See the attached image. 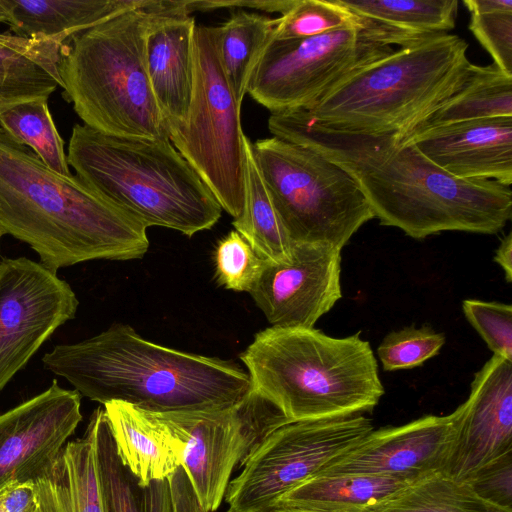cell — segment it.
<instances>
[{
  "label": "cell",
  "mask_w": 512,
  "mask_h": 512,
  "mask_svg": "<svg viewBox=\"0 0 512 512\" xmlns=\"http://www.w3.org/2000/svg\"><path fill=\"white\" fill-rule=\"evenodd\" d=\"M341 249L321 243H293L290 258L265 261L249 291L273 327L313 328L342 297Z\"/></svg>",
  "instance_id": "14"
},
{
  "label": "cell",
  "mask_w": 512,
  "mask_h": 512,
  "mask_svg": "<svg viewBox=\"0 0 512 512\" xmlns=\"http://www.w3.org/2000/svg\"><path fill=\"white\" fill-rule=\"evenodd\" d=\"M252 389L290 422L371 412L385 393L370 343L313 328L269 327L240 355Z\"/></svg>",
  "instance_id": "4"
},
{
  "label": "cell",
  "mask_w": 512,
  "mask_h": 512,
  "mask_svg": "<svg viewBox=\"0 0 512 512\" xmlns=\"http://www.w3.org/2000/svg\"><path fill=\"white\" fill-rule=\"evenodd\" d=\"M445 342V335L431 326L416 328L411 325L386 335L377 354L387 372L411 369L436 356Z\"/></svg>",
  "instance_id": "34"
},
{
  "label": "cell",
  "mask_w": 512,
  "mask_h": 512,
  "mask_svg": "<svg viewBox=\"0 0 512 512\" xmlns=\"http://www.w3.org/2000/svg\"><path fill=\"white\" fill-rule=\"evenodd\" d=\"M219 26L196 25L194 81L185 122L169 140L220 204L238 218L245 203V134L240 108L225 76L218 50Z\"/></svg>",
  "instance_id": "9"
},
{
  "label": "cell",
  "mask_w": 512,
  "mask_h": 512,
  "mask_svg": "<svg viewBox=\"0 0 512 512\" xmlns=\"http://www.w3.org/2000/svg\"><path fill=\"white\" fill-rule=\"evenodd\" d=\"M271 512H310V511H298V510H272Z\"/></svg>",
  "instance_id": "42"
},
{
  "label": "cell",
  "mask_w": 512,
  "mask_h": 512,
  "mask_svg": "<svg viewBox=\"0 0 512 512\" xmlns=\"http://www.w3.org/2000/svg\"><path fill=\"white\" fill-rule=\"evenodd\" d=\"M265 261L237 232L231 231L215 250L216 278L220 285L234 291L248 292L258 280Z\"/></svg>",
  "instance_id": "35"
},
{
  "label": "cell",
  "mask_w": 512,
  "mask_h": 512,
  "mask_svg": "<svg viewBox=\"0 0 512 512\" xmlns=\"http://www.w3.org/2000/svg\"><path fill=\"white\" fill-rule=\"evenodd\" d=\"M195 27L186 1L159 0L147 31V72L168 135L187 118L194 81Z\"/></svg>",
  "instance_id": "19"
},
{
  "label": "cell",
  "mask_w": 512,
  "mask_h": 512,
  "mask_svg": "<svg viewBox=\"0 0 512 512\" xmlns=\"http://www.w3.org/2000/svg\"><path fill=\"white\" fill-rule=\"evenodd\" d=\"M467 49L463 38L447 33L393 51L305 111L330 128L405 138L465 82Z\"/></svg>",
  "instance_id": "7"
},
{
  "label": "cell",
  "mask_w": 512,
  "mask_h": 512,
  "mask_svg": "<svg viewBox=\"0 0 512 512\" xmlns=\"http://www.w3.org/2000/svg\"><path fill=\"white\" fill-rule=\"evenodd\" d=\"M469 29L494 64L512 76V0H464Z\"/></svg>",
  "instance_id": "32"
},
{
  "label": "cell",
  "mask_w": 512,
  "mask_h": 512,
  "mask_svg": "<svg viewBox=\"0 0 512 512\" xmlns=\"http://www.w3.org/2000/svg\"><path fill=\"white\" fill-rule=\"evenodd\" d=\"M82 420L76 390L57 381L0 415V490L33 482L57 458Z\"/></svg>",
  "instance_id": "15"
},
{
  "label": "cell",
  "mask_w": 512,
  "mask_h": 512,
  "mask_svg": "<svg viewBox=\"0 0 512 512\" xmlns=\"http://www.w3.org/2000/svg\"><path fill=\"white\" fill-rule=\"evenodd\" d=\"M466 481L482 499L512 509V452L484 466Z\"/></svg>",
  "instance_id": "37"
},
{
  "label": "cell",
  "mask_w": 512,
  "mask_h": 512,
  "mask_svg": "<svg viewBox=\"0 0 512 512\" xmlns=\"http://www.w3.org/2000/svg\"><path fill=\"white\" fill-rule=\"evenodd\" d=\"M89 422L105 512H175L169 478L143 485L122 462L104 408Z\"/></svg>",
  "instance_id": "25"
},
{
  "label": "cell",
  "mask_w": 512,
  "mask_h": 512,
  "mask_svg": "<svg viewBox=\"0 0 512 512\" xmlns=\"http://www.w3.org/2000/svg\"><path fill=\"white\" fill-rule=\"evenodd\" d=\"M252 152L292 243L342 250L374 218L351 176L312 149L272 136L252 143Z\"/></svg>",
  "instance_id": "8"
},
{
  "label": "cell",
  "mask_w": 512,
  "mask_h": 512,
  "mask_svg": "<svg viewBox=\"0 0 512 512\" xmlns=\"http://www.w3.org/2000/svg\"><path fill=\"white\" fill-rule=\"evenodd\" d=\"M463 313L494 355L512 361V306L496 301L466 299Z\"/></svg>",
  "instance_id": "36"
},
{
  "label": "cell",
  "mask_w": 512,
  "mask_h": 512,
  "mask_svg": "<svg viewBox=\"0 0 512 512\" xmlns=\"http://www.w3.org/2000/svg\"><path fill=\"white\" fill-rule=\"evenodd\" d=\"M0 128L14 141L28 147L53 171L72 175L48 98L31 99L1 109Z\"/></svg>",
  "instance_id": "30"
},
{
  "label": "cell",
  "mask_w": 512,
  "mask_h": 512,
  "mask_svg": "<svg viewBox=\"0 0 512 512\" xmlns=\"http://www.w3.org/2000/svg\"><path fill=\"white\" fill-rule=\"evenodd\" d=\"M461 413L462 405L449 415H428L401 426L373 429L317 475H387L413 484L442 472Z\"/></svg>",
  "instance_id": "16"
},
{
  "label": "cell",
  "mask_w": 512,
  "mask_h": 512,
  "mask_svg": "<svg viewBox=\"0 0 512 512\" xmlns=\"http://www.w3.org/2000/svg\"><path fill=\"white\" fill-rule=\"evenodd\" d=\"M455 440L442 470L466 481L512 452V361L493 355L475 374L461 404Z\"/></svg>",
  "instance_id": "17"
},
{
  "label": "cell",
  "mask_w": 512,
  "mask_h": 512,
  "mask_svg": "<svg viewBox=\"0 0 512 512\" xmlns=\"http://www.w3.org/2000/svg\"><path fill=\"white\" fill-rule=\"evenodd\" d=\"M28 244L57 272L77 263L132 260L149 248L147 227L76 175L46 166L0 128V237Z\"/></svg>",
  "instance_id": "2"
},
{
  "label": "cell",
  "mask_w": 512,
  "mask_h": 512,
  "mask_svg": "<svg viewBox=\"0 0 512 512\" xmlns=\"http://www.w3.org/2000/svg\"><path fill=\"white\" fill-rule=\"evenodd\" d=\"M371 42L409 48L455 27L458 0H337Z\"/></svg>",
  "instance_id": "20"
},
{
  "label": "cell",
  "mask_w": 512,
  "mask_h": 512,
  "mask_svg": "<svg viewBox=\"0 0 512 512\" xmlns=\"http://www.w3.org/2000/svg\"><path fill=\"white\" fill-rule=\"evenodd\" d=\"M494 261L503 269L507 283L512 282V233L501 240L494 256Z\"/></svg>",
  "instance_id": "40"
},
{
  "label": "cell",
  "mask_w": 512,
  "mask_h": 512,
  "mask_svg": "<svg viewBox=\"0 0 512 512\" xmlns=\"http://www.w3.org/2000/svg\"><path fill=\"white\" fill-rule=\"evenodd\" d=\"M409 485L387 475H316L283 495L272 510L379 512Z\"/></svg>",
  "instance_id": "23"
},
{
  "label": "cell",
  "mask_w": 512,
  "mask_h": 512,
  "mask_svg": "<svg viewBox=\"0 0 512 512\" xmlns=\"http://www.w3.org/2000/svg\"><path fill=\"white\" fill-rule=\"evenodd\" d=\"M169 480L175 512H205L182 466L169 477Z\"/></svg>",
  "instance_id": "39"
},
{
  "label": "cell",
  "mask_w": 512,
  "mask_h": 512,
  "mask_svg": "<svg viewBox=\"0 0 512 512\" xmlns=\"http://www.w3.org/2000/svg\"><path fill=\"white\" fill-rule=\"evenodd\" d=\"M67 161L90 188L147 228L191 237L221 217L211 190L169 139L114 136L75 124Z\"/></svg>",
  "instance_id": "5"
},
{
  "label": "cell",
  "mask_w": 512,
  "mask_h": 512,
  "mask_svg": "<svg viewBox=\"0 0 512 512\" xmlns=\"http://www.w3.org/2000/svg\"><path fill=\"white\" fill-rule=\"evenodd\" d=\"M157 414L183 444L182 467L205 512L219 508L234 469L271 432L290 422L253 389L224 408Z\"/></svg>",
  "instance_id": "12"
},
{
  "label": "cell",
  "mask_w": 512,
  "mask_h": 512,
  "mask_svg": "<svg viewBox=\"0 0 512 512\" xmlns=\"http://www.w3.org/2000/svg\"><path fill=\"white\" fill-rule=\"evenodd\" d=\"M159 0L69 38L59 63L63 98L84 125L121 136L169 139L150 84L146 35Z\"/></svg>",
  "instance_id": "6"
},
{
  "label": "cell",
  "mask_w": 512,
  "mask_h": 512,
  "mask_svg": "<svg viewBox=\"0 0 512 512\" xmlns=\"http://www.w3.org/2000/svg\"><path fill=\"white\" fill-rule=\"evenodd\" d=\"M245 203L241 215L232 222L256 254L267 262H282L290 258V240L273 205L256 164L252 142L245 135Z\"/></svg>",
  "instance_id": "28"
},
{
  "label": "cell",
  "mask_w": 512,
  "mask_h": 512,
  "mask_svg": "<svg viewBox=\"0 0 512 512\" xmlns=\"http://www.w3.org/2000/svg\"><path fill=\"white\" fill-rule=\"evenodd\" d=\"M402 139L454 177L512 184V117L439 125Z\"/></svg>",
  "instance_id": "18"
},
{
  "label": "cell",
  "mask_w": 512,
  "mask_h": 512,
  "mask_svg": "<svg viewBox=\"0 0 512 512\" xmlns=\"http://www.w3.org/2000/svg\"><path fill=\"white\" fill-rule=\"evenodd\" d=\"M354 21L352 14L337 0H295L277 18L271 38L305 39L336 30Z\"/></svg>",
  "instance_id": "33"
},
{
  "label": "cell",
  "mask_w": 512,
  "mask_h": 512,
  "mask_svg": "<svg viewBox=\"0 0 512 512\" xmlns=\"http://www.w3.org/2000/svg\"><path fill=\"white\" fill-rule=\"evenodd\" d=\"M42 362L92 401H119L153 413L224 408L252 389L248 373L234 363L153 343L127 324L56 345Z\"/></svg>",
  "instance_id": "3"
},
{
  "label": "cell",
  "mask_w": 512,
  "mask_h": 512,
  "mask_svg": "<svg viewBox=\"0 0 512 512\" xmlns=\"http://www.w3.org/2000/svg\"><path fill=\"white\" fill-rule=\"evenodd\" d=\"M354 20L321 35L276 40L271 35L251 72L247 94L271 113L308 110L347 77L389 55Z\"/></svg>",
  "instance_id": "10"
},
{
  "label": "cell",
  "mask_w": 512,
  "mask_h": 512,
  "mask_svg": "<svg viewBox=\"0 0 512 512\" xmlns=\"http://www.w3.org/2000/svg\"><path fill=\"white\" fill-rule=\"evenodd\" d=\"M379 512H512L478 496L467 481L442 472L409 485Z\"/></svg>",
  "instance_id": "31"
},
{
  "label": "cell",
  "mask_w": 512,
  "mask_h": 512,
  "mask_svg": "<svg viewBox=\"0 0 512 512\" xmlns=\"http://www.w3.org/2000/svg\"><path fill=\"white\" fill-rule=\"evenodd\" d=\"M104 410L118 454L141 484L169 478L182 466L183 444L157 413L119 401Z\"/></svg>",
  "instance_id": "21"
},
{
  "label": "cell",
  "mask_w": 512,
  "mask_h": 512,
  "mask_svg": "<svg viewBox=\"0 0 512 512\" xmlns=\"http://www.w3.org/2000/svg\"><path fill=\"white\" fill-rule=\"evenodd\" d=\"M8 25L27 38L72 36L152 0H10Z\"/></svg>",
  "instance_id": "26"
},
{
  "label": "cell",
  "mask_w": 512,
  "mask_h": 512,
  "mask_svg": "<svg viewBox=\"0 0 512 512\" xmlns=\"http://www.w3.org/2000/svg\"><path fill=\"white\" fill-rule=\"evenodd\" d=\"M268 128L347 172L374 218L412 238L443 231L496 234L511 220L510 186L454 177L396 134L330 128L305 110L271 113Z\"/></svg>",
  "instance_id": "1"
},
{
  "label": "cell",
  "mask_w": 512,
  "mask_h": 512,
  "mask_svg": "<svg viewBox=\"0 0 512 512\" xmlns=\"http://www.w3.org/2000/svg\"><path fill=\"white\" fill-rule=\"evenodd\" d=\"M78 305L70 285L40 262H0V392Z\"/></svg>",
  "instance_id": "13"
},
{
  "label": "cell",
  "mask_w": 512,
  "mask_h": 512,
  "mask_svg": "<svg viewBox=\"0 0 512 512\" xmlns=\"http://www.w3.org/2000/svg\"><path fill=\"white\" fill-rule=\"evenodd\" d=\"M10 0H0V23L8 24L10 21Z\"/></svg>",
  "instance_id": "41"
},
{
  "label": "cell",
  "mask_w": 512,
  "mask_h": 512,
  "mask_svg": "<svg viewBox=\"0 0 512 512\" xmlns=\"http://www.w3.org/2000/svg\"><path fill=\"white\" fill-rule=\"evenodd\" d=\"M0 512H38L34 483H14L1 489Z\"/></svg>",
  "instance_id": "38"
},
{
  "label": "cell",
  "mask_w": 512,
  "mask_h": 512,
  "mask_svg": "<svg viewBox=\"0 0 512 512\" xmlns=\"http://www.w3.org/2000/svg\"><path fill=\"white\" fill-rule=\"evenodd\" d=\"M497 117H512V76L494 63L487 66L471 63L462 86L414 131L460 121Z\"/></svg>",
  "instance_id": "27"
},
{
  "label": "cell",
  "mask_w": 512,
  "mask_h": 512,
  "mask_svg": "<svg viewBox=\"0 0 512 512\" xmlns=\"http://www.w3.org/2000/svg\"><path fill=\"white\" fill-rule=\"evenodd\" d=\"M276 24L277 18L239 9L219 26V57L240 106L251 72Z\"/></svg>",
  "instance_id": "29"
},
{
  "label": "cell",
  "mask_w": 512,
  "mask_h": 512,
  "mask_svg": "<svg viewBox=\"0 0 512 512\" xmlns=\"http://www.w3.org/2000/svg\"><path fill=\"white\" fill-rule=\"evenodd\" d=\"M373 430L362 414L288 422L253 451L229 482L227 512H270L287 492L316 476Z\"/></svg>",
  "instance_id": "11"
},
{
  "label": "cell",
  "mask_w": 512,
  "mask_h": 512,
  "mask_svg": "<svg viewBox=\"0 0 512 512\" xmlns=\"http://www.w3.org/2000/svg\"><path fill=\"white\" fill-rule=\"evenodd\" d=\"M68 38H27L0 33V110L19 102L49 98L63 88L59 63Z\"/></svg>",
  "instance_id": "24"
},
{
  "label": "cell",
  "mask_w": 512,
  "mask_h": 512,
  "mask_svg": "<svg viewBox=\"0 0 512 512\" xmlns=\"http://www.w3.org/2000/svg\"><path fill=\"white\" fill-rule=\"evenodd\" d=\"M33 483L38 512H105L90 422Z\"/></svg>",
  "instance_id": "22"
}]
</instances>
